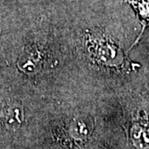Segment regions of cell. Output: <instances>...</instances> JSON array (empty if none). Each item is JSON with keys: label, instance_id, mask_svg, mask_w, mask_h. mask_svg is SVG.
I'll use <instances>...</instances> for the list:
<instances>
[{"label": "cell", "instance_id": "1", "mask_svg": "<svg viewBox=\"0 0 149 149\" xmlns=\"http://www.w3.org/2000/svg\"><path fill=\"white\" fill-rule=\"evenodd\" d=\"M85 45L91 58L103 66L118 68L124 63V55L122 50L100 32H86Z\"/></svg>", "mask_w": 149, "mask_h": 149}, {"label": "cell", "instance_id": "2", "mask_svg": "<svg viewBox=\"0 0 149 149\" xmlns=\"http://www.w3.org/2000/svg\"><path fill=\"white\" fill-rule=\"evenodd\" d=\"M25 121L24 109L18 101L8 100L0 104V125L8 129L19 128Z\"/></svg>", "mask_w": 149, "mask_h": 149}, {"label": "cell", "instance_id": "3", "mask_svg": "<svg viewBox=\"0 0 149 149\" xmlns=\"http://www.w3.org/2000/svg\"><path fill=\"white\" fill-rule=\"evenodd\" d=\"M42 65V52L36 47L27 48L22 54L17 61L19 70L26 74L37 73Z\"/></svg>", "mask_w": 149, "mask_h": 149}, {"label": "cell", "instance_id": "4", "mask_svg": "<svg viewBox=\"0 0 149 149\" xmlns=\"http://www.w3.org/2000/svg\"><path fill=\"white\" fill-rule=\"evenodd\" d=\"M90 122L88 118L81 116L74 118L70 122L67 128V133L70 138L75 141H83L88 139L92 131Z\"/></svg>", "mask_w": 149, "mask_h": 149}, {"label": "cell", "instance_id": "5", "mask_svg": "<svg viewBox=\"0 0 149 149\" xmlns=\"http://www.w3.org/2000/svg\"><path fill=\"white\" fill-rule=\"evenodd\" d=\"M135 10L142 24V31L137 42L142 36L145 28L149 26V0H128Z\"/></svg>", "mask_w": 149, "mask_h": 149}, {"label": "cell", "instance_id": "6", "mask_svg": "<svg viewBox=\"0 0 149 149\" xmlns=\"http://www.w3.org/2000/svg\"><path fill=\"white\" fill-rule=\"evenodd\" d=\"M132 139L134 145L140 148H149V128L136 124L132 128Z\"/></svg>", "mask_w": 149, "mask_h": 149}]
</instances>
